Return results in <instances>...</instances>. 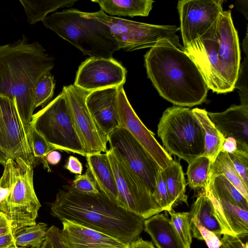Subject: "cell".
Segmentation results:
<instances>
[{
  "mask_svg": "<svg viewBox=\"0 0 248 248\" xmlns=\"http://www.w3.org/2000/svg\"><path fill=\"white\" fill-rule=\"evenodd\" d=\"M54 65V59L44 46L38 42H29L24 35L14 42L0 45V94L14 100L31 149L35 87Z\"/></svg>",
  "mask_w": 248,
  "mask_h": 248,
  "instance_id": "6da1fadb",
  "label": "cell"
},
{
  "mask_svg": "<svg viewBox=\"0 0 248 248\" xmlns=\"http://www.w3.org/2000/svg\"><path fill=\"white\" fill-rule=\"evenodd\" d=\"M51 214L104 233L129 245L144 227V219L111 201L101 192H79L71 185L59 190L51 205Z\"/></svg>",
  "mask_w": 248,
  "mask_h": 248,
  "instance_id": "7a4b0ae2",
  "label": "cell"
},
{
  "mask_svg": "<svg viewBox=\"0 0 248 248\" xmlns=\"http://www.w3.org/2000/svg\"><path fill=\"white\" fill-rule=\"evenodd\" d=\"M144 62L148 78L165 99L182 107L206 101L208 87L184 46L162 40L145 54Z\"/></svg>",
  "mask_w": 248,
  "mask_h": 248,
  "instance_id": "3957f363",
  "label": "cell"
},
{
  "mask_svg": "<svg viewBox=\"0 0 248 248\" xmlns=\"http://www.w3.org/2000/svg\"><path fill=\"white\" fill-rule=\"evenodd\" d=\"M42 22L89 58H113L120 50L108 26L92 13L65 9L52 13Z\"/></svg>",
  "mask_w": 248,
  "mask_h": 248,
  "instance_id": "277c9868",
  "label": "cell"
},
{
  "mask_svg": "<svg viewBox=\"0 0 248 248\" xmlns=\"http://www.w3.org/2000/svg\"><path fill=\"white\" fill-rule=\"evenodd\" d=\"M4 167L0 192L4 198L0 202V212L9 220L13 233L36 223L41 204L33 186V167L20 158L9 159Z\"/></svg>",
  "mask_w": 248,
  "mask_h": 248,
  "instance_id": "5b68a950",
  "label": "cell"
},
{
  "mask_svg": "<svg viewBox=\"0 0 248 248\" xmlns=\"http://www.w3.org/2000/svg\"><path fill=\"white\" fill-rule=\"evenodd\" d=\"M157 135L170 155L188 164L203 155V130L189 108L174 106L166 109L157 125Z\"/></svg>",
  "mask_w": 248,
  "mask_h": 248,
  "instance_id": "8992f818",
  "label": "cell"
},
{
  "mask_svg": "<svg viewBox=\"0 0 248 248\" xmlns=\"http://www.w3.org/2000/svg\"><path fill=\"white\" fill-rule=\"evenodd\" d=\"M31 127L42 135L54 150L86 156L62 90L55 98L33 114Z\"/></svg>",
  "mask_w": 248,
  "mask_h": 248,
  "instance_id": "52a82bcc",
  "label": "cell"
},
{
  "mask_svg": "<svg viewBox=\"0 0 248 248\" xmlns=\"http://www.w3.org/2000/svg\"><path fill=\"white\" fill-rule=\"evenodd\" d=\"M99 20L108 25L120 49L132 51L152 47L164 40L182 46L176 26L157 25L129 20L108 16L101 9L92 13Z\"/></svg>",
  "mask_w": 248,
  "mask_h": 248,
  "instance_id": "ba28073f",
  "label": "cell"
},
{
  "mask_svg": "<svg viewBox=\"0 0 248 248\" xmlns=\"http://www.w3.org/2000/svg\"><path fill=\"white\" fill-rule=\"evenodd\" d=\"M115 177L122 207L147 219L163 211L153 193L125 162L109 148L106 151Z\"/></svg>",
  "mask_w": 248,
  "mask_h": 248,
  "instance_id": "9c48e42d",
  "label": "cell"
},
{
  "mask_svg": "<svg viewBox=\"0 0 248 248\" xmlns=\"http://www.w3.org/2000/svg\"><path fill=\"white\" fill-rule=\"evenodd\" d=\"M19 158L33 167L35 164L14 100L0 94V164Z\"/></svg>",
  "mask_w": 248,
  "mask_h": 248,
  "instance_id": "30bf717a",
  "label": "cell"
},
{
  "mask_svg": "<svg viewBox=\"0 0 248 248\" xmlns=\"http://www.w3.org/2000/svg\"><path fill=\"white\" fill-rule=\"evenodd\" d=\"M111 149L153 193L162 169L139 142L125 129L118 127L108 135Z\"/></svg>",
  "mask_w": 248,
  "mask_h": 248,
  "instance_id": "8fae6325",
  "label": "cell"
},
{
  "mask_svg": "<svg viewBox=\"0 0 248 248\" xmlns=\"http://www.w3.org/2000/svg\"><path fill=\"white\" fill-rule=\"evenodd\" d=\"M72 121L87 155L106 152L108 137L97 125L86 104L90 92L75 85L63 86Z\"/></svg>",
  "mask_w": 248,
  "mask_h": 248,
  "instance_id": "7c38bea8",
  "label": "cell"
},
{
  "mask_svg": "<svg viewBox=\"0 0 248 248\" xmlns=\"http://www.w3.org/2000/svg\"><path fill=\"white\" fill-rule=\"evenodd\" d=\"M222 0H182L178 1L184 47L217 29Z\"/></svg>",
  "mask_w": 248,
  "mask_h": 248,
  "instance_id": "4fadbf2b",
  "label": "cell"
},
{
  "mask_svg": "<svg viewBox=\"0 0 248 248\" xmlns=\"http://www.w3.org/2000/svg\"><path fill=\"white\" fill-rule=\"evenodd\" d=\"M127 71L113 58H89L77 72L74 85L89 92L124 85Z\"/></svg>",
  "mask_w": 248,
  "mask_h": 248,
  "instance_id": "5bb4252c",
  "label": "cell"
},
{
  "mask_svg": "<svg viewBox=\"0 0 248 248\" xmlns=\"http://www.w3.org/2000/svg\"><path fill=\"white\" fill-rule=\"evenodd\" d=\"M117 110L119 126L127 130L163 169L173 161L170 155L156 140L155 135L140 121L131 106L123 85L118 87Z\"/></svg>",
  "mask_w": 248,
  "mask_h": 248,
  "instance_id": "9a60e30c",
  "label": "cell"
},
{
  "mask_svg": "<svg viewBox=\"0 0 248 248\" xmlns=\"http://www.w3.org/2000/svg\"><path fill=\"white\" fill-rule=\"evenodd\" d=\"M217 29L184 47L195 62L209 89L217 93L231 92L224 80L218 57Z\"/></svg>",
  "mask_w": 248,
  "mask_h": 248,
  "instance_id": "2e32d148",
  "label": "cell"
},
{
  "mask_svg": "<svg viewBox=\"0 0 248 248\" xmlns=\"http://www.w3.org/2000/svg\"><path fill=\"white\" fill-rule=\"evenodd\" d=\"M218 57L222 76L231 91L234 89L240 67V50L230 10L223 11L217 25Z\"/></svg>",
  "mask_w": 248,
  "mask_h": 248,
  "instance_id": "e0dca14e",
  "label": "cell"
},
{
  "mask_svg": "<svg viewBox=\"0 0 248 248\" xmlns=\"http://www.w3.org/2000/svg\"><path fill=\"white\" fill-rule=\"evenodd\" d=\"M61 237L65 248H129V245L104 233L63 220Z\"/></svg>",
  "mask_w": 248,
  "mask_h": 248,
  "instance_id": "ac0fdd59",
  "label": "cell"
},
{
  "mask_svg": "<svg viewBox=\"0 0 248 248\" xmlns=\"http://www.w3.org/2000/svg\"><path fill=\"white\" fill-rule=\"evenodd\" d=\"M118 87L91 92L86 98V104L90 114L107 137L119 127L117 110Z\"/></svg>",
  "mask_w": 248,
  "mask_h": 248,
  "instance_id": "d6986e66",
  "label": "cell"
},
{
  "mask_svg": "<svg viewBox=\"0 0 248 248\" xmlns=\"http://www.w3.org/2000/svg\"><path fill=\"white\" fill-rule=\"evenodd\" d=\"M207 115L225 139L232 138L238 148L248 152V106L232 105L221 112Z\"/></svg>",
  "mask_w": 248,
  "mask_h": 248,
  "instance_id": "ffe728a7",
  "label": "cell"
},
{
  "mask_svg": "<svg viewBox=\"0 0 248 248\" xmlns=\"http://www.w3.org/2000/svg\"><path fill=\"white\" fill-rule=\"evenodd\" d=\"M85 157L87 169L99 191L122 207L115 177L106 153L87 155Z\"/></svg>",
  "mask_w": 248,
  "mask_h": 248,
  "instance_id": "44dd1931",
  "label": "cell"
},
{
  "mask_svg": "<svg viewBox=\"0 0 248 248\" xmlns=\"http://www.w3.org/2000/svg\"><path fill=\"white\" fill-rule=\"evenodd\" d=\"M143 229L157 248H183L170 219L157 214L144 221Z\"/></svg>",
  "mask_w": 248,
  "mask_h": 248,
  "instance_id": "7402d4cb",
  "label": "cell"
},
{
  "mask_svg": "<svg viewBox=\"0 0 248 248\" xmlns=\"http://www.w3.org/2000/svg\"><path fill=\"white\" fill-rule=\"evenodd\" d=\"M100 9L110 16H147L152 9V0H94Z\"/></svg>",
  "mask_w": 248,
  "mask_h": 248,
  "instance_id": "603a6c76",
  "label": "cell"
},
{
  "mask_svg": "<svg viewBox=\"0 0 248 248\" xmlns=\"http://www.w3.org/2000/svg\"><path fill=\"white\" fill-rule=\"evenodd\" d=\"M201 190L189 212V218H196L202 225L219 237L224 233L217 218L213 203L206 191Z\"/></svg>",
  "mask_w": 248,
  "mask_h": 248,
  "instance_id": "cb8c5ba5",
  "label": "cell"
},
{
  "mask_svg": "<svg viewBox=\"0 0 248 248\" xmlns=\"http://www.w3.org/2000/svg\"><path fill=\"white\" fill-rule=\"evenodd\" d=\"M161 173L173 207L183 202L188 205L187 196L186 194V184L180 163L173 160L168 166L162 169Z\"/></svg>",
  "mask_w": 248,
  "mask_h": 248,
  "instance_id": "d4e9b609",
  "label": "cell"
},
{
  "mask_svg": "<svg viewBox=\"0 0 248 248\" xmlns=\"http://www.w3.org/2000/svg\"><path fill=\"white\" fill-rule=\"evenodd\" d=\"M192 111L204 132L203 155L209 157L212 162L222 150L225 138L210 120L205 109L195 108Z\"/></svg>",
  "mask_w": 248,
  "mask_h": 248,
  "instance_id": "484cf974",
  "label": "cell"
},
{
  "mask_svg": "<svg viewBox=\"0 0 248 248\" xmlns=\"http://www.w3.org/2000/svg\"><path fill=\"white\" fill-rule=\"evenodd\" d=\"M223 175L238 191L248 200V187L236 171L228 153L221 150L212 162L210 171V180L216 176Z\"/></svg>",
  "mask_w": 248,
  "mask_h": 248,
  "instance_id": "4316f807",
  "label": "cell"
},
{
  "mask_svg": "<svg viewBox=\"0 0 248 248\" xmlns=\"http://www.w3.org/2000/svg\"><path fill=\"white\" fill-rule=\"evenodd\" d=\"M78 0H19L28 21L33 24L42 21L50 13L63 7H69Z\"/></svg>",
  "mask_w": 248,
  "mask_h": 248,
  "instance_id": "83f0119b",
  "label": "cell"
},
{
  "mask_svg": "<svg viewBox=\"0 0 248 248\" xmlns=\"http://www.w3.org/2000/svg\"><path fill=\"white\" fill-rule=\"evenodd\" d=\"M47 224L38 222L20 228L13 232L16 247L40 248L46 238Z\"/></svg>",
  "mask_w": 248,
  "mask_h": 248,
  "instance_id": "f1b7e54d",
  "label": "cell"
},
{
  "mask_svg": "<svg viewBox=\"0 0 248 248\" xmlns=\"http://www.w3.org/2000/svg\"><path fill=\"white\" fill-rule=\"evenodd\" d=\"M211 163V159L203 155L188 163L186 171L187 184L191 189H208Z\"/></svg>",
  "mask_w": 248,
  "mask_h": 248,
  "instance_id": "f546056e",
  "label": "cell"
},
{
  "mask_svg": "<svg viewBox=\"0 0 248 248\" xmlns=\"http://www.w3.org/2000/svg\"><path fill=\"white\" fill-rule=\"evenodd\" d=\"M207 189L218 195L229 198L240 207L248 210V200L243 197L223 175L216 176L211 179Z\"/></svg>",
  "mask_w": 248,
  "mask_h": 248,
  "instance_id": "4dcf8cb0",
  "label": "cell"
},
{
  "mask_svg": "<svg viewBox=\"0 0 248 248\" xmlns=\"http://www.w3.org/2000/svg\"><path fill=\"white\" fill-rule=\"evenodd\" d=\"M167 212L170 216V222L183 248H190L192 238L189 212H176L173 210Z\"/></svg>",
  "mask_w": 248,
  "mask_h": 248,
  "instance_id": "1f68e13d",
  "label": "cell"
},
{
  "mask_svg": "<svg viewBox=\"0 0 248 248\" xmlns=\"http://www.w3.org/2000/svg\"><path fill=\"white\" fill-rule=\"evenodd\" d=\"M55 87L53 76L50 73L45 74L37 82L34 92L35 108L45 106L52 98Z\"/></svg>",
  "mask_w": 248,
  "mask_h": 248,
  "instance_id": "d6a6232c",
  "label": "cell"
},
{
  "mask_svg": "<svg viewBox=\"0 0 248 248\" xmlns=\"http://www.w3.org/2000/svg\"><path fill=\"white\" fill-rule=\"evenodd\" d=\"M31 146L35 164L40 161L44 168L50 171L49 164L46 160V155L51 151L55 150L45 138L34 129L31 131Z\"/></svg>",
  "mask_w": 248,
  "mask_h": 248,
  "instance_id": "836d02e7",
  "label": "cell"
},
{
  "mask_svg": "<svg viewBox=\"0 0 248 248\" xmlns=\"http://www.w3.org/2000/svg\"><path fill=\"white\" fill-rule=\"evenodd\" d=\"M161 170L159 172L156 178L153 197L162 211L168 212L172 210L173 203L168 193Z\"/></svg>",
  "mask_w": 248,
  "mask_h": 248,
  "instance_id": "e575fe53",
  "label": "cell"
},
{
  "mask_svg": "<svg viewBox=\"0 0 248 248\" xmlns=\"http://www.w3.org/2000/svg\"><path fill=\"white\" fill-rule=\"evenodd\" d=\"M190 228L193 236L199 240L204 241L208 248H218L221 245L218 237L202 225L196 218H190Z\"/></svg>",
  "mask_w": 248,
  "mask_h": 248,
  "instance_id": "d590c367",
  "label": "cell"
},
{
  "mask_svg": "<svg viewBox=\"0 0 248 248\" xmlns=\"http://www.w3.org/2000/svg\"><path fill=\"white\" fill-rule=\"evenodd\" d=\"M228 154L236 171L248 187V152L238 148Z\"/></svg>",
  "mask_w": 248,
  "mask_h": 248,
  "instance_id": "8d00e7d4",
  "label": "cell"
},
{
  "mask_svg": "<svg viewBox=\"0 0 248 248\" xmlns=\"http://www.w3.org/2000/svg\"><path fill=\"white\" fill-rule=\"evenodd\" d=\"M71 186L81 193L96 194L99 192L93 176L88 169L83 174L76 175Z\"/></svg>",
  "mask_w": 248,
  "mask_h": 248,
  "instance_id": "74e56055",
  "label": "cell"
},
{
  "mask_svg": "<svg viewBox=\"0 0 248 248\" xmlns=\"http://www.w3.org/2000/svg\"><path fill=\"white\" fill-rule=\"evenodd\" d=\"M248 58L246 57L240 65L234 88L239 90L241 105L248 106Z\"/></svg>",
  "mask_w": 248,
  "mask_h": 248,
  "instance_id": "f35d334b",
  "label": "cell"
},
{
  "mask_svg": "<svg viewBox=\"0 0 248 248\" xmlns=\"http://www.w3.org/2000/svg\"><path fill=\"white\" fill-rule=\"evenodd\" d=\"M218 248H248V243H244L238 236L223 234Z\"/></svg>",
  "mask_w": 248,
  "mask_h": 248,
  "instance_id": "ab89813d",
  "label": "cell"
},
{
  "mask_svg": "<svg viewBox=\"0 0 248 248\" xmlns=\"http://www.w3.org/2000/svg\"><path fill=\"white\" fill-rule=\"evenodd\" d=\"M46 236L50 239L52 248H65L61 237L60 230L54 226L47 229Z\"/></svg>",
  "mask_w": 248,
  "mask_h": 248,
  "instance_id": "60d3db41",
  "label": "cell"
},
{
  "mask_svg": "<svg viewBox=\"0 0 248 248\" xmlns=\"http://www.w3.org/2000/svg\"><path fill=\"white\" fill-rule=\"evenodd\" d=\"M64 167L71 172L76 174H81L83 170L82 163L74 156L68 157Z\"/></svg>",
  "mask_w": 248,
  "mask_h": 248,
  "instance_id": "b9f144b4",
  "label": "cell"
},
{
  "mask_svg": "<svg viewBox=\"0 0 248 248\" xmlns=\"http://www.w3.org/2000/svg\"><path fill=\"white\" fill-rule=\"evenodd\" d=\"M16 247L12 232L0 235V248H11Z\"/></svg>",
  "mask_w": 248,
  "mask_h": 248,
  "instance_id": "7bdbcfd3",
  "label": "cell"
},
{
  "mask_svg": "<svg viewBox=\"0 0 248 248\" xmlns=\"http://www.w3.org/2000/svg\"><path fill=\"white\" fill-rule=\"evenodd\" d=\"M12 232L11 224L5 215L0 212V235Z\"/></svg>",
  "mask_w": 248,
  "mask_h": 248,
  "instance_id": "ee69618b",
  "label": "cell"
},
{
  "mask_svg": "<svg viewBox=\"0 0 248 248\" xmlns=\"http://www.w3.org/2000/svg\"><path fill=\"white\" fill-rule=\"evenodd\" d=\"M129 248H155L151 242L145 241L141 237H138L132 242Z\"/></svg>",
  "mask_w": 248,
  "mask_h": 248,
  "instance_id": "f6af8a7d",
  "label": "cell"
},
{
  "mask_svg": "<svg viewBox=\"0 0 248 248\" xmlns=\"http://www.w3.org/2000/svg\"><path fill=\"white\" fill-rule=\"evenodd\" d=\"M238 148L236 141L232 138L225 139L222 150L231 153Z\"/></svg>",
  "mask_w": 248,
  "mask_h": 248,
  "instance_id": "bcb514c9",
  "label": "cell"
},
{
  "mask_svg": "<svg viewBox=\"0 0 248 248\" xmlns=\"http://www.w3.org/2000/svg\"><path fill=\"white\" fill-rule=\"evenodd\" d=\"M61 157V155L59 152L53 150L46 155V160L48 164L55 165L60 162Z\"/></svg>",
  "mask_w": 248,
  "mask_h": 248,
  "instance_id": "7dc6e473",
  "label": "cell"
},
{
  "mask_svg": "<svg viewBox=\"0 0 248 248\" xmlns=\"http://www.w3.org/2000/svg\"><path fill=\"white\" fill-rule=\"evenodd\" d=\"M246 0H238V4L239 7L240 8L241 12L246 16V18L248 19V1L245 3Z\"/></svg>",
  "mask_w": 248,
  "mask_h": 248,
  "instance_id": "c3c4849f",
  "label": "cell"
},
{
  "mask_svg": "<svg viewBox=\"0 0 248 248\" xmlns=\"http://www.w3.org/2000/svg\"><path fill=\"white\" fill-rule=\"evenodd\" d=\"M40 248H52L51 241L47 236H46L45 243Z\"/></svg>",
  "mask_w": 248,
  "mask_h": 248,
  "instance_id": "681fc988",
  "label": "cell"
},
{
  "mask_svg": "<svg viewBox=\"0 0 248 248\" xmlns=\"http://www.w3.org/2000/svg\"><path fill=\"white\" fill-rule=\"evenodd\" d=\"M243 48H244L245 52L246 53V55L247 57V55H248V33H247V31L246 33V35L245 38L244 39V41H243Z\"/></svg>",
  "mask_w": 248,
  "mask_h": 248,
  "instance_id": "f907efd6",
  "label": "cell"
},
{
  "mask_svg": "<svg viewBox=\"0 0 248 248\" xmlns=\"http://www.w3.org/2000/svg\"><path fill=\"white\" fill-rule=\"evenodd\" d=\"M11 248H24V247H15Z\"/></svg>",
  "mask_w": 248,
  "mask_h": 248,
  "instance_id": "816d5d0a",
  "label": "cell"
},
{
  "mask_svg": "<svg viewBox=\"0 0 248 248\" xmlns=\"http://www.w3.org/2000/svg\"></svg>",
  "mask_w": 248,
  "mask_h": 248,
  "instance_id": "f5cc1de1",
  "label": "cell"
}]
</instances>
